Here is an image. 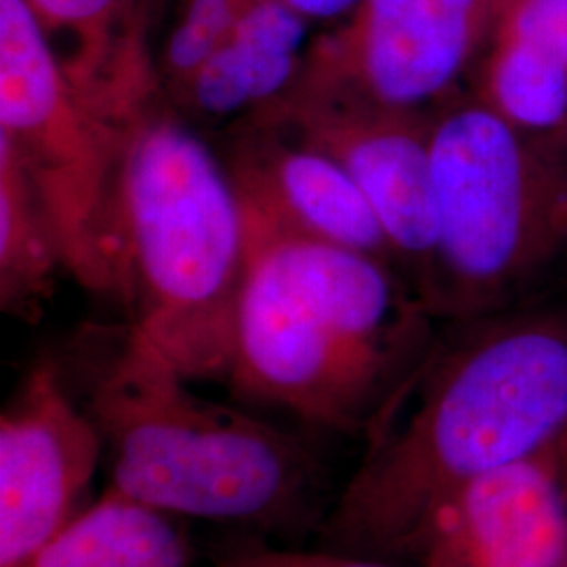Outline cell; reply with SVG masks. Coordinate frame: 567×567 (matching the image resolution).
<instances>
[{
	"label": "cell",
	"mask_w": 567,
	"mask_h": 567,
	"mask_svg": "<svg viewBox=\"0 0 567 567\" xmlns=\"http://www.w3.org/2000/svg\"><path fill=\"white\" fill-rule=\"evenodd\" d=\"M217 152L246 219L364 252L398 269L372 206L343 166L324 152L250 122L224 128Z\"/></svg>",
	"instance_id": "10"
},
{
	"label": "cell",
	"mask_w": 567,
	"mask_h": 567,
	"mask_svg": "<svg viewBox=\"0 0 567 567\" xmlns=\"http://www.w3.org/2000/svg\"><path fill=\"white\" fill-rule=\"evenodd\" d=\"M238 122L278 128L341 164L383 225L400 274L425 305L435 259L433 110H402L295 82Z\"/></svg>",
	"instance_id": "7"
},
{
	"label": "cell",
	"mask_w": 567,
	"mask_h": 567,
	"mask_svg": "<svg viewBox=\"0 0 567 567\" xmlns=\"http://www.w3.org/2000/svg\"><path fill=\"white\" fill-rule=\"evenodd\" d=\"M68 79L105 116L133 121L163 95L150 39L152 0H25Z\"/></svg>",
	"instance_id": "12"
},
{
	"label": "cell",
	"mask_w": 567,
	"mask_h": 567,
	"mask_svg": "<svg viewBox=\"0 0 567 567\" xmlns=\"http://www.w3.org/2000/svg\"><path fill=\"white\" fill-rule=\"evenodd\" d=\"M468 322L426 353L365 437L318 526L320 547L412 564L466 487L567 437V309Z\"/></svg>",
	"instance_id": "1"
},
{
	"label": "cell",
	"mask_w": 567,
	"mask_h": 567,
	"mask_svg": "<svg viewBox=\"0 0 567 567\" xmlns=\"http://www.w3.org/2000/svg\"><path fill=\"white\" fill-rule=\"evenodd\" d=\"M553 142L561 143L564 147H567V128L564 131V133H561V135H559V137H555Z\"/></svg>",
	"instance_id": "22"
},
{
	"label": "cell",
	"mask_w": 567,
	"mask_h": 567,
	"mask_svg": "<svg viewBox=\"0 0 567 567\" xmlns=\"http://www.w3.org/2000/svg\"><path fill=\"white\" fill-rule=\"evenodd\" d=\"M215 567H416L334 548L278 547L265 538L246 536L231 540L215 553Z\"/></svg>",
	"instance_id": "18"
},
{
	"label": "cell",
	"mask_w": 567,
	"mask_h": 567,
	"mask_svg": "<svg viewBox=\"0 0 567 567\" xmlns=\"http://www.w3.org/2000/svg\"><path fill=\"white\" fill-rule=\"evenodd\" d=\"M494 32L534 42L567 65V0H503Z\"/></svg>",
	"instance_id": "19"
},
{
	"label": "cell",
	"mask_w": 567,
	"mask_h": 567,
	"mask_svg": "<svg viewBox=\"0 0 567 567\" xmlns=\"http://www.w3.org/2000/svg\"><path fill=\"white\" fill-rule=\"evenodd\" d=\"M468 93L511 126L555 140L567 128V65L534 42L494 32Z\"/></svg>",
	"instance_id": "16"
},
{
	"label": "cell",
	"mask_w": 567,
	"mask_h": 567,
	"mask_svg": "<svg viewBox=\"0 0 567 567\" xmlns=\"http://www.w3.org/2000/svg\"><path fill=\"white\" fill-rule=\"evenodd\" d=\"M189 559L179 517L105 486L16 567H189Z\"/></svg>",
	"instance_id": "14"
},
{
	"label": "cell",
	"mask_w": 567,
	"mask_h": 567,
	"mask_svg": "<svg viewBox=\"0 0 567 567\" xmlns=\"http://www.w3.org/2000/svg\"><path fill=\"white\" fill-rule=\"evenodd\" d=\"M290 9L301 13L305 20L318 23H337L347 18L362 0H282Z\"/></svg>",
	"instance_id": "20"
},
{
	"label": "cell",
	"mask_w": 567,
	"mask_h": 567,
	"mask_svg": "<svg viewBox=\"0 0 567 567\" xmlns=\"http://www.w3.org/2000/svg\"><path fill=\"white\" fill-rule=\"evenodd\" d=\"M103 458L60 365L39 362L0 416V567L20 566L84 507Z\"/></svg>",
	"instance_id": "9"
},
{
	"label": "cell",
	"mask_w": 567,
	"mask_h": 567,
	"mask_svg": "<svg viewBox=\"0 0 567 567\" xmlns=\"http://www.w3.org/2000/svg\"><path fill=\"white\" fill-rule=\"evenodd\" d=\"M248 0H179L163 47L156 74L163 97L173 95L210 60L243 18Z\"/></svg>",
	"instance_id": "17"
},
{
	"label": "cell",
	"mask_w": 567,
	"mask_h": 567,
	"mask_svg": "<svg viewBox=\"0 0 567 567\" xmlns=\"http://www.w3.org/2000/svg\"><path fill=\"white\" fill-rule=\"evenodd\" d=\"M503 0H362L307 47L295 82L402 110L461 91L494 34Z\"/></svg>",
	"instance_id": "8"
},
{
	"label": "cell",
	"mask_w": 567,
	"mask_h": 567,
	"mask_svg": "<svg viewBox=\"0 0 567 567\" xmlns=\"http://www.w3.org/2000/svg\"><path fill=\"white\" fill-rule=\"evenodd\" d=\"M435 259L429 316H489L567 255V147L468 91L433 107Z\"/></svg>",
	"instance_id": "5"
},
{
	"label": "cell",
	"mask_w": 567,
	"mask_h": 567,
	"mask_svg": "<svg viewBox=\"0 0 567 567\" xmlns=\"http://www.w3.org/2000/svg\"><path fill=\"white\" fill-rule=\"evenodd\" d=\"M128 326L187 381H227L248 269L243 203L219 152L163 95L122 164Z\"/></svg>",
	"instance_id": "4"
},
{
	"label": "cell",
	"mask_w": 567,
	"mask_h": 567,
	"mask_svg": "<svg viewBox=\"0 0 567 567\" xmlns=\"http://www.w3.org/2000/svg\"><path fill=\"white\" fill-rule=\"evenodd\" d=\"M412 566L567 567V437L466 487L426 529Z\"/></svg>",
	"instance_id": "11"
},
{
	"label": "cell",
	"mask_w": 567,
	"mask_h": 567,
	"mask_svg": "<svg viewBox=\"0 0 567 567\" xmlns=\"http://www.w3.org/2000/svg\"><path fill=\"white\" fill-rule=\"evenodd\" d=\"M152 7H154V13L161 18V11H163L164 0H152Z\"/></svg>",
	"instance_id": "21"
},
{
	"label": "cell",
	"mask_w": 567,
	"mask_h": 567,
	"mask_svg": "<svg viewBox=\"0 0 567 567\" xmlns=\"http://www.w3.org/2000/svg\"><path fill=\"white\" fill-rule=\"evenodd\" d=\"M63 269L60 248L41 200L9 145L0 142V307L34 324Z\"/></svg>",
	"instance_id": "15"
},
{
	"label": "cell",
	"mask_w": 567,
	"mask_h": 567,
	"mask_svg": "<svg viewBox=\"0 0 567 567\" xmlns=\"http://www.w3.org/2000/svg\"><path fill=\"white\" fill-rule=\"evenodd\" d=\"M131 122L82 97L25 0H0V142L41 200L63 271L124 307L121 179Z\"/></svg>",
	"instance_id": "6"
},
{
	"label": "cell",
	"mask_w": 567,
	"mask_h": 567,
	"mask_svg": "<svg viewBox=\"0 0 567 567\" xmlns=\"http://www.w3.org/2000/svg\"><path fill=\"white\" fill-rule=\"evenodd\" d=\"M126 324L91 374L107 486L179 519L286 534L324 517L322 466L280 426L192 391Z\"/></svg>",
	"instance_id": "3"
},
{
	"label": "cell",
	"mask_w": 567,
	"mask_h": 567,
	"mask_svg": "<svg viewBox=\"0 0 567 567\" xmlns=\"http://www.w3.org/2000/svg\"><path fill=\"white\" fill-rule=\"evenodd\" d=\"M246 227L225 383L248 404L368 437L431 351L425 305L393 265L250 219Z\"/></svg>",
	"instance_id": "2"
},
{
	"label": "cell",
	"mask_w": 567,
	"mask_h": 567,
	"mask_svg": "<svg viewBox=\"0 0 567 567\" xmlns=\"http://www.w3.org/2000/svg\"><path fill=\"white\" fill-rule=\"evenodd\" d=\"M313 23L282 0H248L219 51L164 97L194 128H219L284 95L303 70Z\"/></svg>",
	"instance_id": "13"
}]
</instances>
